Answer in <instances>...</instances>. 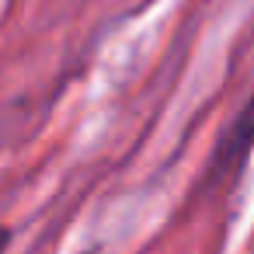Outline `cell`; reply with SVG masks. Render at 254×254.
Instances as JSON below:
<instances>
[{
  "label": "cell",
  "mask_w": 254,
  "mask_h": 254,
  "mask_svg": "<svg viewBox=\"0 0 254 254\" xmlns=\"http://www.w3.org/2000/svg\"><path fill=\"white\" fill-rule=\"evenodd\" d=\"M251 146H254V94H251L247 105L237 112L233 126L223 132V139H219V146H216V153H212V171H209V178H226V174H233V171L244 164V157L251 153Z\"/></svg>",
  "instance_id": "obj_1"
},
{
  "label": "cell",
  "mask_w": 254,
  "mask_h": 254,
  "mask_svg": "<svg viewBox=\"0 0 254 254\" xmlns=\"http://www.w3.org/2000/svg\"><path fill=\"white\" fill-rule=\"evenodd\" d=\"M7 244H11V233H7L4 226H0V254H4V251H7Z\"/></svg>",
  "instance_id": "obj_2"
}]
</instances>
